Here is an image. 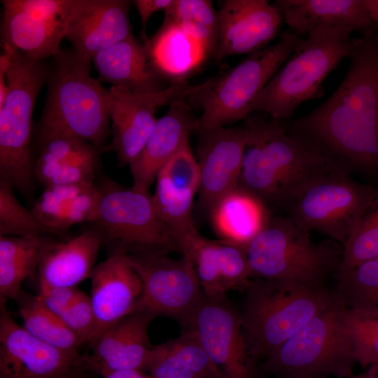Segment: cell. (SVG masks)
<instances>
[{"label":"cell","instance_id":"cell-1","mask_svg":"<svg viewBox=\"0 0 378 378\" xmlns=\"http://www.w3.org/2000/svg\"><path fill=\"white\" fill-rule=\"evenodd\" d=\"M352 38L340 84L308 114L284 122L293 134L346 172L378 170V39Z\"/></svg>","mask_w":378,"mask_h":378},{"label":"cell","instance_id":"cell-2","mask_svg":"<svg viewBox=\"0 0 378 378\" xmlns=\"http://www.w3.org/2000/svg\"><path fill=\"white\" fill-rule=\"evenodd\" d=\"M52 59L45 104L33 132L32 160L58 136H76L107 150L109 90L91 76L92 60L74 50H61Z\"/></svg>","mask_w":378,"mask_h":378},{"label":"cell","instance_id":"cell-3","mask_svg":"<svg viewBox=\"0 0 378 378\" xmlns=\"http://www.w3.org/2000/svg\"><path fill=\"white\" fill-rule=\"evenodd\" d=\"M267 115L255 112L244 119L248 139L239 185L267 206L279 208L312 178L342 168L290 133L283 120H269Z\"/></svg>","mask_w":378,"mask_h":378},{"label":"cell","instance_id":"cell-4","mask_svg":"<svg viewBox=\"0 0 378 378\" xmlns=\"http://www.w3.org/2000/svg\"><path fill=\"white\" fill-rule=\"evenodd\" d=\"M246 290L240 318L255 360L266 358L339 300L325 284L292 281L251 279Z\"/></svg>","mask_w":378,"mask_h":378},{"label":"cell","instance_id":"cell-5","mask_svg":"<svg viewBox=\"0 0 378 378\" xmlns=\"http://www.w3.org/2000/svg\"><path fill=\"white\" fill-rule=\"evenodd\" d=\"M351 34L332 27H319L308 34L253 100L248 114L260 112L287 120L302 103L319 97L325 78L349 57Z\"/></svg>","mask_w":378,"mask_h":378},{"label":"cell","instance_id":"cell-6","mask_svg":"<svg viewBox=\"0 0 378 378\" xmlns=\"http://www.w3.org/2000/svg\"><path fill=\"white\" fill-rule=\"evenodd\" d=\"M50 64L14 50L6 71L8 87L0 106V179L24 197L33 196L32 115L37 97L47 83Z\"/></svg>","mask_w":378,"mask_h":378},{"label":"cell","instance_id":"cell-7","mask_svg":"<svg viewBox=\"0 0 378 378\" xmlns=\"http://www.w3.org/2000/svg\"><path fill=\"white\" fill-rule=\"evenodd\" d=\"M252 279L324 284L337 272L342 251L315 243L286 216H272L245 248Z\"/></svg>","mask_w":378,"mask_h":378},{"label":"cell","instance_id":"cell-8","mask_svg":"<svg viewBox=\"0 0 378 378\" xmlns=\"http://www.w3.org/2000/svg\"><path fill=\"white\" fill-rule=\"evenodd\" d=\"M302 38L290 30L275 44L248 55L237 65L200 85L188 98L202 109L199 132L244 119L258 94L297 48Z\"/></svg>","mask_w":378,"mask_h":378},{"label":"cell","instance_id":"cell-9","mask_svg":"<svg viewBox=\"0 0 378 378\" xmlns=\"http://www.w3.org/2000/svg\"><path fill=\"white\" fill-rule=\"evenodd\" d=\"M98 186L102 198L91 224L108 256L178 251L148 190L124 188L108 178Z\"/></svg>","mask_w":378,"mask_h":378},{"label":"cell","instance_id":"cell-10","mask_svg":"<svg viewBox=\"0 0 378 378\" xmlns=\"http://www.w3.org/2000/svg\"><path fill=\"white\" fill-rule=\"evenodd\" d=\"M377 196V190L337 168L306 183L279 208L304 231L320 232L344 246Z\"/></svg>","mask_w":378,"mask_h":378},{"label":"cell","instance_id":"cell-11","mask_svg":"<svg viewBox=\"0 0 378 378\" xmlns=\"http://www.w3.org/2000/svg\"><path fill=\"white\" fill-rule=\"evenodd\" d=\"M345 309L339 299L314 317L265 358L262 370L277 376L305 372L346 378L354 374L356 361L344 321Z\"/></svg>","mask_w":378,"mask_h":378},{"label":"cell","instance_id":"cell-12","mask_svg":"<svg viewBox=\"0 0 378 378\" xmlns=\"http://www.w3.org/2000/svg\"><path fill=\"white\" fill-rule=\"evenodd\" d=\"M0 297V378H92L87 354H71L20 326Z\"/></svg>","mask_w":378,"mask_h":378},{"label":"cell","instance_id":"cell-13","mask_svg":"<svg viewBox=\"0 0 378 378\" xmlns=\"http://www.w3.org/2000/svg\"><path fill=\"white\" fill-rule=\"evenodd\" d=\"M142 282V293L136 311L153 318H176L182 324L197 306L204 292L191 261L168 255H127Z\"/></svg>","mask_w":378,"mask_h":378},{"label":"cell","instance_id":"cell-14","mask_svg":"<svg viewBox=\"0 0 378 378\" xmlns=\"http://www.w3.org/2000/svg\"><path fill=\"white\" fill-rule=\"evenodd\" d=\"M1 49L36 61L60 51L74 0H1Z\"/></svg>","mask_w":378,"mask_h":378},{"label":"cell","instance_id":"cell-15","mask_svg":"<svg viewBox=\"0 0 378 378\" xmlns=\"http://www.w3.org/2000/svg\"><path fill=\"white\" fill-rule=\"evenodd\" d=\"M193 331L223 378H254L252 357L240 315L225 297L204 294L202 300L182 323Z\"/></svg>","mask_w":378,"mask_h":378},{"label":"cell","instance_id":"cell-16","mask_svg":"<svg viewBox=\"0 0 378 378\" xmlns=\"http://www.w3.org/2000/svg\"><path fill=\"white\" fill-rule=\"evenodd\" d=\"M196 86L185 79L173 80L165 90L153 93H136L120 87L111 86L108 111L111 143L119 164H130L146 143L156 122L159 108L178 99L188 98Z\"/></svg>","mask_w":378,"mask_h":378},{"label":"cell","instance_id":"cell-17","mask_svg":"<svg viewBox=\"0 0 378 378\" xmlns=\"http://www.w3.org/2000/svg\"><path fill=\"white\" fill-rule=\"evenodd\" d=\"M183 256L194 267L204 293L225 297L230 290H246L251 281L245 248L202 236L197 229L173 235Z\"/></svg>","mask_w":378,"mask_h":378},{"label":"cell","instance_id":"cell-18","mask_svg":"<svg viewBox=\"0 0 378 378\" xmlns=\"http://www.w3.org/2000/svg\"><path fill=\"white\" fill-rule=\"evenodd\" d=\"M218 18V44L215 55L218 61L267 47L284 21L280 10L267 0H225Z\"/></svg>","mask_w":378,"mask_h":378},{"label":"cell","instance_id":"cell-19","mask_svg":"<svg viewBox=\"0 0 378 378\" xmlns=\"http://www.w3.org/2000/svg\"><path fill=\"white\" fill-rule=\"evenodd\" d=\"M197 162L200 194L209 210L222 196L239 185L248 132L241 127H220L200 132Z\"/></svg>","mask_w":378,"mask_h":378},{"label":"cell","instance_id":"cell-20","mask_svg":"<svg viewBox=\"0 0 378 378\" xmlns=\"http://www.w3.org/2000/svg\"><path fill=\"white\" fill-rule=\"evenodd\" d=\"M89 279L95 318L94 328L87 343L90 347L107 329L136 311L142 282L127 255L108 256L96 265Z\"/></svg>","mask_w":378,"mask_h":378},{"label":"cell","instance_id":"cell-21","mask_svg":"<svg viewBox=\"0 0 378 378\" xmlns=\"http://www.w3.org/2000/svg\"><path fill=\"white\" fill-rule=\"evenodd\" d=\"M129 0H74L64 38L73 50L92 60L132 32Z\"/></svg>","mask_w":378,"mask_h":378},{"label":"cell","instance_id":"cell-22","mask_svg":"<svg viewBox=\"0 0 378 378\" xmlns=\"http://www.w3.org/2000/svg\"><path fill=\"white\" fill-rule=\"evenodd\" d=\"M148 39L140 42L132 34L96 54L92 59L98 80L136 93H153L171 83L155 63Z\"/></svg>","mask_w":378,"mask_h":378},{"label":"cell","instance_id":"cell-23","mask_svg":"<svg viewBox=\"0 0 378 378\" xmlns=\"http://www.w3.org/2000/svg\"><path fill=\"white\" fill-rule=\"evenodd\" d=\"M190 108L187 98L176 99L157 120L144 148L129 164L132 186L148 190L162 167L189 144L190 133L198 129V118Z\"/></svg>","mask_w":378,"mask_h":378},{"label":"cell","instance_id":"cell-24","mask_svg":"<svg viewBox=\"0 0 378 378\" xmlns=\"http://www.w3.org/2000/svg\"><path fill=\"white\" fill-rule=\"evenodd\" d=\"M155 181L153 202L172 235L195 230L192 211L200 188V173L190 144L162 167Z\"/></svg>","mask_w":378,"mask_h":378},{"label":"cell","instance_id":"cell-25","mask_svg":"<svg viewBox=\"0 0 378 378\" xmlns=\"http://www.w3.org/2000/svg\"><path fill=\"white\" fill-rule=\"evenodd\" d=\"M104 150L74 136L46 141L33 158L34 181L44 188L52 186L94 183Z\"/></svg>","mask_w":378,"mask_h":378},{"label":"cell","instance_id":"cell-26","mask_svg":"<svg viewBox=\"0 0 378 378\" xmlns=\"http://www.w3.org/2000/svg\"><path fill=\"white\" fill-rule=\"evenodd\" d=\"M154 318L135 311L103 332L87 354L90 370L95 375L122 370H142L152 348L148 326Z\"/></svg>","mask_w":378,"mask_h":378},{"label":"cell","instance_id":"cell-27","mask_svg":"<svg viewBox=\"0 0 378 378\" xmlns=\"http://www.w3.org/2000/svg\"><path fill=\"white\" fill-rule=\"evenodd\" d=\"M273 4L298 36L319 27H342L362 35L378 31L364 0H277Z\"/></svg>","mask_w":378,"mask_h":378},{"label":"cell","instance_id":"cell-28","mask_svg":"<svg viewBox=\"0 0 378 378\" xmlns=\"http://www.w3.org/2000/svg\"><path fill=\"white\" fill-rule=\"evenodd\" d=\"M101 247V239L92 227L64 241L52 240L38 266L39 283L76 288L90 278Z\"/></svg>","mask_w":378,"mask_h":378},{"label":"cell","instance_id":"cell-29","mask_svg":"<svg viewBox=\"0 0 378 378\" xmlns=\"http://www.w3.org/2000/svg\"><path fill=\"white\" fill-rule=\"evenodd\" d=\"M101 198V190L94 183L52 186L44 188L31 211L59 235L74 225L94 222Z\"/></svg>","mask_w":378,"mask_h":378},{"label":"cell","instance_id":"cell-30","mask_svg":"<svg viewBox=\"0 0 378 378\" xmlns=\"http://www.w3.org/2000/svg\"><path fill=\"white\" fill-rule=\"evenodd\" d=\"M142 370L153 378H223L195 333L187 329L178 337L153 346Z\"/></svg>","mask_w":378,"mask_h":378},{"label":"cell","instance_id":"cell-31","mask_svg":"<svg viewBox=\"0 0 378 378\" xmlns=\"http://www.w3.org/2000/svg\"><path fill=\"white\" fill-rule=\"evenodd\" d=\"M211 225L222 240L246 248L271 216L268 206L239 185L210 208Z\"/></svg>","mask_w":378,"mask_h":378},{"label":"cell","instance_id":"cell-32","mask_svg":"<svg viewBox=\"0 0 378 378\" xmlns=\"http://www.w3.org/2000/svg\"><path fill=\"white\" fill-rule=\"evenodd\" d=\"M148 45L159 69L171 80L185 79L204 61V47L177 24L164 20Z\"/></svg>","mask_w":378,"mask_h":378},{"label":"cell","instance_id":"cell-33","mask_svg":"<svg viewBox=\"0 0 378 378\" xmlns=\"http://www.w3.org/2000/svg\"><path fill=\"white\" fill-rule=\"evenodd\" d=\"M53 239L39 237L0 236V297L15 300L22 281L38 266L46 247Z\"/></svg>","mask_w":378,"mask_h":378},{"label":"cell","instance_id":"cell-34","mask_svg":"<svg viewBox=\"0 0 378 378\" xmlns=\"http://www.w3.org/2000/svg\"><path fill=\"white\" fill-rule=\"evenodd\" d=\"M15 301L22 327L28 332L58 349L79 354L82 344L78 337L59 316L47 307L38 295L22 289Z\"/></svg>","mask_w":378,"mask_h":378},{"label":"cell","instance_id":"cell-35","mask_svg":"<svg viewBox=\"0 0 378 378\" xmlns=\"http://www.w3.org/2000/svg\"><path fill=\"white\" fill-rule=\"evenodd\" d=\"M164 13V20L177 24L200 43L209 55L215 56L218 44V18L212 1L173 0Z\"/></svg>","mask_w":378,"mask_h":378},{"label":"cell","instance_id":"cell-36","mask_svg":"<svg viewBox=\"0 0 378 378\" xmlns=\"http://www.w3.org/2000/svg\"><path fill=\"white\" fill-rule=\"evenodd\" d=\"M336 276L335 291L346 309L378 312V256Z\"/></svg>","mask_w":378,"mask_h":378},{"label":"cell","instance_id":"cell-37","mask_svg":"<svg viewBox=\"0 0 378 378\" xmlns=\"http://www.w3.org/2000/svg\"><path fill=\"white\" fill-rule=\"evenodd\" d=\"M13 186L0 179V236L39 237L55 234L18 200Z\"/></svg>","mask_w":378,"mask_h":378},{"label":"cell","instance_id":"cell-38","mask_svg":"<svg viewBox=\"0 0 378 378\" xmlns=\"http://www.w3.org/2000/svg\"><path fill=\"white\" fill-rule=\"evenodd\" d=\"M344 321L356 361L378 366V312L346 308Z\"/></svg>","mask_w":378,"mask_h":378},{"label":"cell","instance_id":"cell-39","mask_svg":"<svg viewBox=\"0 0 378 378\" xmlns=\"http://www.w3.org/2000/svg\"><path fill=\"white\" fill-rule=\"evenodd\" d=\"M378 256V196L358 226L343 246L336 273ZM335 273V274H336Z\"/></svg>","mask_w":378,"mask_h":378},{"label":"cell","instance_id":"cell-40","mask_svg":"<svg viewBox=\"0 0 378 378\" xmlns=\"http://www.w3.org/2000/svg\"><path fill=\"white\" fill-rule=\"evenodd\" d=\"M59 317L82 345L88 343L95 325L90 296L79 290L74 301Z\"/></svg>","mask_w":378,"mask_h":378},{"label":"cell","instance_id":"cell-41","mask_svg":"<svg viewBox=\"0 0 378 378\" xmlns=\"http://www.w3.org/2000/svg\"><path fill=\"white\" fill-rule=\"evenodd\" d=\"M79 290L76 288L50 286L39 283L38 295L47 307L59 316L74 301Z\"/></svg>","mask_w":378,"mask_h":378},{"label":"cell","instance_id":"cell-42","mask_svg":"<svg viewBox=\"0 0 378 378\" xmlns=\"http://www.w3.org/2000/svg\"><path fill=\"white\" fill-rule=\"evenodd\" d=\"M173 0H135L132 1L141 23L143 38H148L146 27L150 17L158 11H165L172 4Z\"/></svg>","mask_w":378,"mask_h":378},{"label":"cell","instance_id":"cell-43","mask_svg":"<svg viewBox=\"0 0 378 378\" xmlns=\"http://www.w3.org/2000/svg\"><path fill=\"white\" fill-rule=\"evenodd\" d=\"M103 378H153L149 374L142 370L131 369L117 370L109 372Z\"/></svg>","mask_w":378,"mask_h":378},{"label":"cell","instance_id":"cell-44","mask_svg":"<svg viewBox=\"0 0 378 378\" xmlns=\"http://www.w3.org/2000/svg\"><path fill=\"white\" fill-rule=\"evenodd\" d=\"M364 1L371 19L378 26V0H364ZM377 38L378 39V32Z\"/></svg>","mask_w":378,"mask_h":378},{"label":"cell","instance_id":"cell-45","mask_svg":"<svg viewBox=\"0 0 378 378\" xmlns=\"http://www.w3.org/2000/svg\"><path fill=\"white\" fill-rule=\"evenodd\" d=\"M326 375L316 373L292 372L278 375V378H326Z\"/></svg>","mask_w":378,"mask_h":378},{"label":"cell","instance_id":"cell-46","mask_svg":"<svg viewBox=\"0 0 378 378\" xmlns=\"http://www.w3.org/2000/svg\"><path fill=\"white\" fill-rule=\"evenodd\" d=\"M346 378H378V366H370L365 372L358 374H352Z\"/></svg>","mask_w":378,"mask_h":378}]
</instances>
